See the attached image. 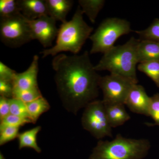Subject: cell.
Here are the masks:
<instances>
[{
    "mask_svg": "<svg viewBox=\"0 0 159 159\" xmlns=\"http://www.w3.org/2000/svg\"><path fill=\"white\" fill-rule=\"evenodd\" d=\"M54 80L64 107L77 115L80 110L96 100L99 80L88 51L81 55L59 54L52 60Z\"/></svg>",
    "mask_w": 159,
    "mask_h": 159,
    "instance_id": "6da1fadb",
    "label": "cell"
},
{
    "mask_svg": "<svg viewBox=\"0 0 159 159\" xmlns=\"http://www.w3.org/2000/svg\"><path fill=\"white\" fill-rule=\"evenodd\" d=\"M83 14L78 6L72 19L61 25L55 44L40 52L42 58L55 56L62 52H70L74 54L79 53L93 31V28L84 20Z\"/></svg>",
    "mask_w": 159,
    "mask_h": 159,
    "instance_id": "7a4b0ae2",
    "label": "cell"
},
{
    "mask_svg": "<svg viewBox=\"0 0 159 159\" xmlns=\"http://www.w3.org/2000/svg\"><path fill=\"white\" fill-rule=\"evenodd\" d=\"M139 39L131 38L125 43L114 46L104 53L96 66L97 71L107 70L111 74H117L138 83L137 65L139 63L137 47Z\"/></svg>",
    "mask_w": 159,
    "mask_h": 159,
    "instance_id": "3957f363",
    "label": "cell"
},
{
    "mask_svg": "<svg viewBox=\"0 0 159 159\" xmlns=\"http://www.w3.org/2000/svg\"><path fill=\"white\" fill-rule=\"evenodd\" d=\"M150 148L147 139H127L118 134L111 141H99L89 159H143Z\"/></svg>",
    "mask_w": 159,
    "mask_h": 159,
    "instance_id": "277c9868",
    "label": "cell"
},
{
    "mask_svg": "<svg viewBox=\"0 0 159 159\" xmlns=\"http://www.w3.org/2000/svg\"><path fill=\"white\" fill-rule=\"evenodd\" d=\"M132 31L130 23L126 20L116 17L104 20L89 37L93 43L90 53L104 54L115 46L119 37Z\"/></svg>",
    "mask_w": 159,
    "mask_h": 159,
    "instance_id": "5b68a950",
    "label": "cell"
},
{
    "mask_svg": "<svg viewBox=\"0 0 159 159\" xmlns=\"http://www.w3.org/2000/svg\"><path fill=\"white\" fill-rule=\"evenodd\" d=\"M0 39L6 46L19 48L32 40L28 19L22 14L1 19Z\"/></svg>",
    "mask_w": 159,
    "mask_h": 159,
    "instance_id": "8992f818",
    "label": "cell"
},
{
    "mask_svg": "<svg viewBox=\"0 0 159 159\" xmlns=\"http://www.w3.org/2000/svg\"><path fill=\"white\" fill-rule=\"evenodd\" d=\"M81 123L83 127L96 139L113 137L112 127L102 100H94L85 107Z\"/></svg>",
    "mask_w": 159,
    "mask_h": 159,
    "instance_id": "52a82bcc",
    "label": "cell"
},
{
    "mask_svg": "<svg viewBox=\"0 0 159 159\" xmlns=\"http://www.w3.org/2000/svg\"><path fill=\"white\" fill-rule=\"evenodd\" d=\"M136 84L138 82L117 74L100 77L99 84L103 93L102 101L105 104H125L130 89Z\"/></svg>",
    "mask_w": 159,
    "mask_h": 159,
    "instance_id": "ba28073f",
    "label": "cell"
},
{
    "mask_svg": "<svg viewBox=\"0 0 159 159\" xmlns=\"http://www.w3.org/2000/svg\"><path fill=\"white\" fill-rule=\"evenodd\" d=\"M28 20L32 39L38 40L44 48L51 47L58 32L56 21L48 15Z\"/></svg>",
    "mask_w": 159,
    "mask_h": 159,
    "instance_id": "9c48e42d",
    "label": "cell"
},
{
    "mask_svg": "<svg viewBox=\"0 0 159 159\" xmlns=\"http://www.w3.org/2000/svg\"><path fill=\"white\" fill-rule=\"evenodd\" d=\"M150 97L146 93L144 88L138 84L130 89L125 102V105L132 112L149 116L148 108Z\"/></svg>",
    "mask_w": 159,
    "mask_h": 159,
    "instance_id": "30bf717a",
    "label": "cell"
},
{
    "mask_svg": "<svg viewBox=\"0 0 159 159\" xmlns=\"http://www.w3.org/2000/svg\"><path fill=\"white\" fill-rule=\"evenodd\" d=\"M39 59L38 55H34L31 65L26 71L16 73L12 82L13 92L39 88L37 81Z\"/></svg>",
    "mask_w": 159,
    "mask_h": 159,
    "instance_id": "8fae6325",
    "label": "cell"
},
{
    "mask_svg": "<svg viewBox=\"0 0 159 159\" xmlns=\"http://www.w3.org/2000/svg\"><path fill=\"white\" fill-rule=\"evenodd\" d=\"M21 13L27 19L34 20L48 15L46 0H18Z\"/></svg>",
    "mask_w": 159,
    "mask_h": 159,
    "instance_id": "7c38bea8",
    "label": "cell"
},
{
    "mask_svg": "<svg viewBox=\"0 0 159 159\" xmlns=\"http://www.w3.org/2000/svg\"><path fill=\"white\" fill-rule=\"evenodd\" d=\"M139 64L159 61V42L148 39H139L137 47Z\"/></svg>",
    "mask_w": 159,
    "mask_h": 159,
    "instance_id": "4fadbf2b",
    "label": "cell"
},
{
    "mask_svg": "<svg viewBox=\"0 0 159 159\" xmlns=\"http://www.w3.org/2000/svg\"><path fill=\"white\" fill-rule=\"evenodd\" d=\"M48 14L56 21H67V15L73 6L72 0H46Z\"/></svg>",
    "mask_w": 159,
    "mask_h": 159,
    "instance_id": "5bb4252c",
    "label": "cell"
},
{
    "mask_svg": "<svg viewBox=\"0 0 159 159\" xmlns=\"http://www.w3.org/2000/svg\"><path fill=\"white\" fill-rule=\"evenodd\" d=\"M104 104L107 119L112 128L121 126L130 119V116L125 110V104Z\"/></svg>",
    "mask_w": 159,
    "mask_h": 159,
    "instance_id": "9a60e30c",
    "label": "cell"
},
{
    "mask_svg": "<svg viewBox=\"0 0 159 159\" xmlns=\"http://www.w3.org/2000/svg\"><path fill=\"white\" fill-rule=\"evenodd\" d=\"M41 130V127L38 126L19 134L18 136L19 149L30 148L34 149L38 153H40L42 150L38 145L37 136Z\"/></svg>",
    "mask_w": 159,
    "mask_h": 159,
    "instance_id": "2e32d148",
    "label": "cell"
},
{
    "mask_svg": "<svg viewBox=\"0 0 159 159\" xmlns=\"http://www.w3.org/2000/svg\"><path fill=\"white\" fill-rule=\"evenodd\" d=\"M104 0H79V6L83 13L87 16L90 21L94 24L99 11L105 4Z\"/></svg>",
    "mask_w": 159,
    "mask_h": 159,
    "instance_id": "e0dca14e",
    "label": "cell"
},
{
    "mask_svg": "<svg viewBox=\"0 0 159 159\" xmlns=\"http://www.w3.org/2000/svg\"><path fill=\"white\" fill-rule=\"evenodd\" d=\"M26 105L30 119L33 123H35L39 117L50 108L48 100L43 97L26 103Z\"/></svg>",
    "mask_w": 159,
    "mask_h": 159,
    "instance_id": "ac0fdd59",
    "label": "cell"
},
{
    "mask_svg": "<svg viewBox=\"0 0 159 159\" xmlns=\"http://www.w3.org/2000/svg\"><path fill=\"white\" fill-rule=\"evenodd\" d=\"M137 68L152 80L159 88V61H152L139 64Z\"/></svg>",
    "mask_w": 159,
    "mask_h": 159,
    "instance_id": "d6986e66",
    "label": "cell"
},
{
    "mask_svg": "<svg viewBox=\"0 0 159 159\" xmlns=\"http://www.w3.org/2000/svg\"><path fill=\"white\" fill-rule=\"evenodd\" d=\"M21 14L18 0H1V19L8 18Z\"/></svg>",
    "mask_w": 159,
    "mask_h": 159,
    "instance_id": "ffe728a7",
    "label": "cell"
},
{
    "mask_svg": "<svg viewBox=\"0 0 159 159\" xmlns=\"http://www.w3.org/2000/svg\"><path fill=\"white\" fill-rule=\"evenodd\" d=\"M140 39H148L159 42V19L154 20L152 24L145 30L134 31Z\"/></svg>",
    "mask_w": 159,
    "mask_h": 159,
    "instance_id": "44dd1931",
    "label": "cell"
},
{
    "mask_svg": "<svg viewBox=\"0 0 159 159\" xmlns=\"http://www.w3.org/2000/svg\"><path fill=\"white\" fill-rule=\"evenodd\" d=\"M9 102L10 114L25 119H29L31 121L26 103L15 98L9 99Z\"/></svg>",
    "mask_w": 159,
    "mask_h": 159,
    "instance_id": "7402d4cb",
    "label": "cell"
},
{
    "mask_svg": "<svg viewBox=\"0 0 159 159\" xmlns=\"http://www.w3.org/2000/svg\"><path fill=\"white\" fill-rule=\"evenodd\" d=\"M43 97L39 88L22 91H14L13 98L20 99L25 103L32 102L39 97Z\"/></svg>",
    "mask_w": 159,
    "mask_h": 159,
    "instance_id": "603a6c76",
    "label": "cell"
},
{
    "mask_svg": "<svg viewBox=\"0 0 159 159\" xmlns=\"http://www.w3.org/2000/svg\"><path fill=\"white\" fill-rule=\"evenodd\" d=\"M148 114L149 116L153 119L154 123H146L145 124L148 126H159V93L154 94L150 97Z\"/></svg>",
    "mask_w": 159,
    "mask_h": 159,
    "instance_id": "cb8c5ba5",
    "label": "cell"
},
{
    "mask_svg": "<svg viewBox=\"0 0 159 159\" xmlns=\"http://www.w3.org/2000/svg\"><path fill=\"white\" fill-rule=\"evenodd\" d=\"M32 123L31 120L9 114L1 120L0 129L7 126L20 127L27 123Z\"/></svg>",
    "mask_w": 159,
    "mask_h": 159,
    "instance_id": "d4e9b609",
    "label": "cell"
},
{
    "mask_svg": "<svg viewBox=\"0 0 159 159\" xmlns=\"http://www.w3.org/2000/svg\"><path fill=\"white\" fill-rule=\"evenodd\" d=\"M20 127L7 126L0 129V145H3L18 138Z\"/></svg>",
    "mask_w": 159,
    "mask_h": 159,
    "instance_id": "484cf974",
    "label": "cell"
},
{
    "mask_svg": "<svg viewBox=\"0 0 159 159\" xmlns=\"http://www.w3.org/2000/svg\"><path fill=\"white\" fill-rule=\"evenodd\" d=\"M13 85L12 82L0 80V95L1 97L8 99L13 98Z\"/></svg>",
    "mask_w": 159,
    "mask_h": 159,
    "instance_id": "4316f807",
    "label": "cell"
},
{
    "mask_svg": "<svg viewBox=\"0 0 159 159\" xmlns=\"http://www.w3.org/2000/svg\"><path fill=\"white\" fill-rule=\"evenodd\" d=\"M16 72L6 65L2 62H0V80L13 82Z\"/></svg>",
    "mask_w": 159,
    "mask_h": 159,
    "instance_id": "83f0119b",
    "label": "cell"
},
{
    "mask_svg": "<svg viewBox=\"0 0 159 159\" xmlns=\"http://www.w3.org/2000/svg\"><path fill=\"white\" fill-rule=\"evenodd\" d=\"M10 114L9 99L0 97V120Z\"/></svg>",
    "mask_w": 159,
    "mask_h": 159,
    "instance_id": "f1b7e54d",
    "label": "cell"
},
{
    "mask_svg": "<svg viewBox=\"0 0 159 159\" xmlns=\"http://www.w3.org/2000/svg\"><path fill=\"white\" fill-rule=\"evenodd\" d=\"M0 159H6L2 153H0Z\"/></svg>",
    "mask_w": 159,
    "mask_h": 159,
    "instance_id": "f546056e",
    "label": "cell"
}]
</instances>
